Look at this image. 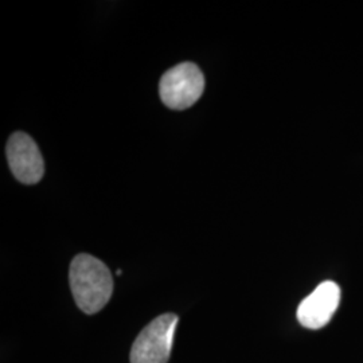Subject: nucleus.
<instances>
[{
	"label": "nucleus",
	"instance_id": "f257e3e1",
	"mask_svg": "<svg viewBox=\"0 0 363 363\" xmlns=\"http://www.w3.org/2000/svg\"><path fill=\"white\" fill-rule=\"evenodd\" d=\"M69 280L78 308L85 313L101 311L113 292L112 273L91 255L81 253L73 259Z\"/></svg>",
	"mask_w": 363,
	"mask_h": 363
},
{
	"label": "nucleus",
	"instance_id": "f03ea898",
	"mask_svg": "<svg viewBox=\"0 0 363 363\" xmlns=\"http://www.w3.org/2000/svg\"><path fill=\"white\" fill-rule=\"evenodd\" d=\"M205 77L193 62H183L167 70L160 79L159 91L163 104L171 109H187L201 99Z\"/></svg>",
	"mask_w": 363,
	"mask_h": 363
},
{
	"label": "nucleus",
	"instance_id": "7ed1b4c3",
	"mask_svg": "<svg viewBox=\"0 0 363 363\" xmlns=\"http://www.w3.org/2000/svg\"><path fill=\"white\" fill-rule=\"evenodd\" d=\"M178 320L177 315L164 313L144 327L133 342L130 363H167Z\"/></svg>",
	"mask_w": 363,
	"mask_h": 363
},
{
	"label": "nucleus",
	"instance_id": "20e7f679",
	"mask_svg": "<svg viewBox=\"0 0 363 363\" xmlns=\"http://www.w3.org/2000/svg\"><path fill=\"white\" fill-rule=\"evenodd\" d=\"M7 159L13 177L22 183L34 184L45 172L43 157L37 143L23 132H15L7 143Z\"/></svg>",
	"mask_w": 363,
	"mask_h": 363
},
{
	"label": "nucleus",
	"instance_id": "39448f33",
	"mask_svg": "<svg viewBox=\"0 0 363 363\" xmlns=\"http://www.w3.org/2000/svg\"><path fill=\"white\" fill-rule=\"evenodd\" d=\"M340 303V288L334 281H325L304 298L298 308L300 325L319 330L328 325Z\"/></svg>",
	"mask_w": 363,
	"mask_h": 363
}]
</instances>
